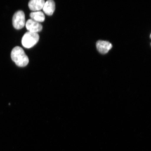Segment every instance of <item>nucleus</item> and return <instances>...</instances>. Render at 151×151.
Listing matches in <instances>:
<instances>
[{"instance_id":"8","label":"nucleus","mask_w":151,"mask_h":151,"mask_svg":"<svg viewBox=\"0 0 151 151\" xmlns=\"http://www.w3.org/2000/svg\"><path fill=\"white\" fill-rule=\"evenodd\" d=\"M30 17L32 19L38 22H44L45 19L44 14L40 11L31 12L30 14Z\"/></svg>"},{"instance_id":"5","label":"nucleus","mask_w":151,"mask_h":151,"mask_svg":"<svg viewBox=\"0 0 151 151\" xmlns=\"http://www.w3.org/2000/svg\"><path fill=\"white\" fill-rule=\"evenodd\" d=\"M96 47L100 53L105 54L112 48V45L108 41L99 40L96 43Z\"/></svg>"},{"instance_id":"6","label":"nucleus","mask_w":151,"mask_h":151,"mask_svg":"<svg viewBox=\"0 0 151 151\" xmlns=\"http://www.w3.org/2000/svg\"><path fill=\"white\" fill-rule=\"evenodd\" d=\"M45 1L44 0H31L28 3V7L33 11H39L43 9Z\"/></svg>"},{"instance_id":"7","label":"nucleus","mask_w":151,"mask_h":151,"mask_svg":"<svg viewBox=\"0 0 151 151\" xmlns=\"http://www.w3.org/2000/svg\"><path fill=\"white\" fill-rule=\"evenodd\" d=\"M55 9V3L52 0H48L45 2L43 8V12L48 16H51Z\"/></svg>"},{"instance_id":"9","label":"nucleus","mask_w":151,"mask_h":151,"mask_svg":"<svg viewBox=\"0 0 151 151\" xmlns=\"http://www.w3.org/2000/svg\"><path fill=\"white\" fill-rule=\"evenodd\" d=\"M150 38H151V35H150Z\"/></svg>"},{"instance_id":"1","label":"nucleus","mask_w":151,"mask_h":151,"mask_svg":"<svg viewBox=\"0 0 151 151\" xmlns=\"http://www.w3.org/2000/svg\"><path fill=\"white\" fill-rule=\"evenodd\" d=\"M11 58L16 65L19 67H25L29 63V59L21 47L17 46L13 48L11 52Z\"/></svg>"},{"instance_id":"3","label":"nucleus","mask_w":151,"mask_h":151,"mask_svg":"<svg viewBox=\"0 0 151 151\" xmlns=\"http://www.w3.org/2000/svg\"><path fill=\"white\" fill-rule=\"evenodd\" d=\"M12 24L14 27L17 29H20L25 26V15L23 11H18L15 13L12 18Z\"/></svg>"},{"instance_id":"4","label":"nucleus","mask_w":151,"mask_h":151,"mask_svg":"<svg viewBox=\"0 0 151 151\" xmlns=\"http://www.w3.org/2000/svg\"><path fill=\"white\" fill-rule=\"evenodd\" d=\"M26 29L32 33H37L40 32L42 29V26L39 22L29 19L25 24Z\"/></svg>"},{"instance_id":"2","label":"nucleus","mask_w":151,"mask_h":151,"mask_svg":"<svg viewBox=\"0 0 151 151\" xmlns=\"http://www.w3.org/2000/svg\"><path fill=\"white\" fill-rule=\"evenodd\" d=\"M39 39V36L37 33L28 32L22 37V44L24 48H30L37 44Z\"/></svg>"}]
</instances>
